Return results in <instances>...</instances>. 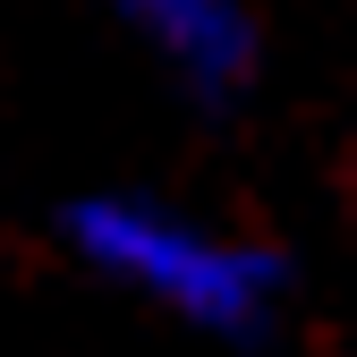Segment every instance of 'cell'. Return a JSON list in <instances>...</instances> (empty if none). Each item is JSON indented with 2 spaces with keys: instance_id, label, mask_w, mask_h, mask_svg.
Listing matches in <instances>:
<instances>
[{
  "instance_id": "obj_2",
  "label": "cell",
  "mask_w": 357,
  "mask_h": 357,
  "mask_svg": "<svg viewBox=\"0 0 357 357\" xmlns=\"http://www.w3.org/2000/svg\"><path fill=\"white\" fill-rule=\"evenodd\" d=\"M196 94H230L255 68V17L238 0H119Z\"/></svg>"
},
{
  "instance_id": "obj_1",
  "label": "cell",
  "mask_w": 357,
  "mask_h": 357,
  "mask_svg": "<svg viewBox=\"0 0 357 357\" xmlns=\"http://www.w3.org/2000/svg\"><path fill=\"white\" fill-rule=\"evenodd\" d=\"M77 255L102 264V273L153 289L162 306H178L188 324L204 332H255L264 306L281 289V264L264 247H238V238H213L196 221H178L162 204H128V196H94L77 204Z\"/></svg>"
}]
</instances>
